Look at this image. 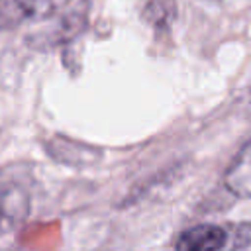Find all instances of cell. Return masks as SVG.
Masks as SVG:
<instances>
[{
    "mask_svg": "<svg viewBox=\"0 0 251 251\" xmlns=\"http://www.w3.org/2000/svg\"><path fill=\"white\" fill-rule=\"evenodd\" d=\"M69 0H0V31L25 20L45 18L61 10Z\"/></svg>",
    "mask_w": 251,
    "mask_h": 251,
    "instance_id": "cell-1",
    "label": "cell"
},
{
    "mask_svg": "<svg viewBox=\"0 0 251 251\" xmlns=\"http://www.w3.org/2000/svg\"><path fill=\"white\" fill-rule=\"evenodd\" d=\"M226 239L227 233L220 226H212V224L194 226L178 237L176 251H222Z\"/></svg>",
    "mask_w": 251,
    "mask_h": 251,
    "instance_id": "cell-2",
    "label": "cell"
},
{
    "mask_svg": "<svg viewBox=\"0 0 251 251\" xmlns=\"http://www.w3.org/2000/svg\"><path fill=\"white\" fill-rule=\"evenodd\" d=\"M27 214V196L20 186L0 184V235L12 231Z\"/></svg>",
    "mask_w": 251,
    "mask_h": 251,
    "instance_id": "cell-3",
    "label": "cell"
},
{
    "mask_svg": "<svg viewBox=\"0 0 251 251\" xmlns=\"http://www.w3.org/2000/svg\"><path fill=\"white\" fill-rule=\"evenodd\" d=\"M224 182L231 194L239 198L251 196V137L241 147V151L235 155L229 169L226 171Z\"/></svg>",
    "mask_w": 251,
    "mask_h": 251,
    "instance_id": "cell-4",
    "label": "cell"
}]
</instances>
